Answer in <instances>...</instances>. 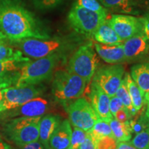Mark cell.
Segmentation results:
<instances>
[{
    "instance_id": "1",
    "label": "cell",
    "mask_w": 149,
    "mask_h": 149,
    "mask_svg": "<svg viewBox=\"0 0 149 149\" xmlns=\"http://www.w3.org/2000/svg\"><path fill=\"white\" fill-rule=\"evenodd\" d=\"M0 32L10 41L50 38L34 15L17 0H0Z\"/></svg>"
},
{
    "instance_id": "2",
    "label": "cell",
    "mask_w": 149,
    "mask_h": 149,
    "mask_svg": "<svg viewBox=\"0 0 149 149\" xmlns=\"http://www.w3.org/2000/svg\"><path fill=\"white\" fill-rule=\"evenodd\" d=\"M61 55V53H55L35 61L23 63L19 68V77L15 86L36 85L48 79L51 77Z\"/></svg>"
},
{
    "instance_id": "3",
    "label": "cell",
    "mask_w": 149,
    "mask_h": 149,
    "mask_svg": "<svg viewBox=\"0 0 149 149\" xmlns=\"http://www.w3.org/2000/svg\"><path fill=\"white\" fill-rule=\"evenodd\" d=\"M87 83L77 74L67 70L55 72L53 82V94L63 105L79 98L85 92Z\"/></svg>"
},
{
    "instance_id": "4",
    "label": "cell",
    "mask_w": 149,
    "mask_h": 149,
    "mask_svg": "<svg viewBox=\"0 0 149 149\" xmlns=\"http://www.w3.org/2000/svg\"><path fill=\"white\" fill-rule=\"evenodd\" d=\"M42 117H15L6 124L5 135L13 143L19 147L37 141L40 137L39 126Z\"/></svg>"
},
{
    "instance_id": "5",
    "label": "cell",
    "mask_w": 149,
    "mask_h": 149,
    "mask_svg": "<svg viewBox=\"0 0 149 149\" xmlns=\"http://www.w3.org/2000/svg\"><path fill=\"white\" fill-rule=\"evenodd\" d=\"M8 41L10 44L17 47L24 55L36 59L55 53H62L69 46L66 40L59 38H26Z\"/></svg>"
},
{
    "instance_id": "6",
    "label": "cell",
    "mask_w": 149,
    "mask_h": 149,
    "mask_svg": "<svg viewBox=\"0 0 149 149\" xmlns=\"http://www.w3.org/2000/svg\"><path fill=\"white\" fill-rule=\"evenodd\" d=\"M99 64L100 59L93 43L88 42L79 46L71 56L68 61V70L81 77L88 84L92 81Z\"/></svg>"
},
{
    "instance_id": "7",
    "label": "cell",
    "mask_w": 149,
    "mask_h": 149,
    "mask_svg": "<svg viewBox=\"0 0 149 149\" xmlns=\"http://www.w3.org/2000/svg\"><path fill=\"white\" fill-rule=\"evenodd\" d=\"M107 18V14L88 10L75 2L68 15V23L74 31L88 37H93L96 30Z\"/></svg>"
},
{
    "instance_id": "8",
    "label": "cell",
    "mask_w": 149,
    "mask_h": 149,
    "mask_svg": "<svg viewBox=\"0 0 149 149\" xmlns=\"http://www.w3.org/2000/svg\"><path fill=\"white\" fill-rule=\"evenodd\" d=\"M64 106L68 114L70 122L74 127L88 131L100 119L86 98H77Z\"/></svg>"
},
{
    "instance_id": "9",
    "label": "cell",
    "mask_w": 149,
    "mask_h": 149,
    "mask_svg": "<svg viewBox=\"0 0 149 149\" xmlns=\"http://www.w3.org/2000/svg\"><path fill=\"white\" fill-rule=\"evenodd\" d=\"M125 69L122 64H112L98 68L92 81L103 90L110 97L115 95L123 81Z\"/></svg>"
},
{
    "instance_id": "10",
    "label": "cell",
    "mask_w": 149,
    "mask_h": 149,
    "mask_svg": "<svg viewBox=\"0 0 149 149\" xmlns=\"http://www.w3.org/2000/svg\"><path fill=\"white\" fill-rule=\"evenodd\" d=\"M42 90L35 85L23 87L11 86L1 89L2 101L0 113L15 109L32 99L39 97Z\"/></svg>"
},
{
    "instance_id": "11",
    "label": "cell",
    "mask_w": 149,
    "mask_h": 149,
    "mask_svg": "<svg viewBox=\"0 0 149 149\" xmlns=\"http://www.w3.org/2000/svg\"><path fill=\"white\" fill-rule=\"evenodd\" d=\"M109 19L111 26L123 42L142 32L141 17L124 14L112 15Z\"/></svg>"
},
{
    "instance_id": "12",
    "label": "cell",
    "mask_w": 149,
    "mask_h": 149,
    "mask_svg": "<svg viewBox=\"0 0 149 149\" xmlns=\"http://www.w3.org/2000/svg\"><path fill=\"white\" fill-rule=\"evenodd\" d=\"M122 45L126 61L139 60L149 53V40L143 33L124 41Z\"/></svg>"
},
{
    "instance_id": "13",
    "label": "cell",
    "mask_w": 149,
    "mask_h": 149,
    "mask_svg": "<svg viewBox=\"0 0 149 149\" xmlns=\"http://www.w3.org/2000/svg\"><path fill=\"white\" fill-rule=\"evenodd\" d=\"M88 93L89 102L99 118L109 122L113 118L109 109L110 97L93 81Z\"/></svg>"
},
{
    "instance_id": "14",
    "label": "cell",
    "mask_w": 149,
    "mask_h": 149,
    "mask_svg": "<svg viewBox=\"0 0 149 149\" xmlns=\"http://www.w3.org/2000/svg\"><path fill=\"white\" fill-rule=\"evenodd\" d=\"M48 103L45 99L36 97L26 103L11 109L9 116L19 117H38L42 116L47 111Z\"/></svg>"
},
{
    "instance_id": "15",
    "label": "cell",
    "mask_w": 149,
    "mask_h": 149,
    "mask_svg": "<svg viewBox=\"0 0 149 149\" xmlns=\"http://www.w3.org/2000/svg\"><path fill=\"white\" fill-rule=\"evenodd\" d=\"M24 62L0 61V88L15 86L19 77V68Z\"/></svg>"
},
{
    "instance_id": "16",
    "label": "cell",
    "mask_w": 149,
    "mask_h": 149,
    "mask_svg": "<svg viewBox=\"0 0 149 149\" xmlns=\"http://www.w3.org/2000/svg\"><path fill=\"white\" fill-rule=\"evenodd\" d=\"M72 135V128L68 120L59 123L49 140L51 149H66L69 148Z\"/></svg>"
},
{
    "instance_id": "17",
    "label": "cell",
    "mask_w": 149,
    "mask_h": 149,
    "mask_svg": "<svg viewBox=\"0 0 149 149\" xmlns=\"http://www.w3.org/2000/svg\"><path fill=\"white\" fill-rule=\"evenodd\" d=\"M97 53L104 61L111 64H120L126 61L123 45L109 46L95 43Z\"/></svg>"
},
{
    "instance_id": "18",
    "label": "cell",
    "mask_w": 149,
    "mask_h": 149,
    "mask_svg": "<svg viewBox=\"0 0 149 149\" xmlns=\"http://www.w3.org/2000/svg\"><path fill=\"white\" fill-rule=\"evenodd\" d=\"M93 37L98 43L105 45L117 46L121 45L124 42L112 28L108 18L98 27Z\"/></svg>"
},
{
    "instance_id": "19",
    "label": "cell",
    "mask_w": 149,
    "mask_h": 149,
    "mask_svg": "<svg viewBox=\"0 0 149 149\" xmlns=\"http://www.w3.org/2000/svg\"><path fill=\"white\" fill-rule=\"evenodd\" d=\"M60 122V117L53 115H45L41 119L39 126V140L47 148L51 149L49 146L50 138Z\"/></svg>"
},
{
    "instance_id": "20",
    "label": "cell",
    "mask_w": 149,
    "mask_h": 149,
    "mask_svg": "<svg viewBox=\"0 0 149 149\" xmlns=\"http://www.w3.org/2000/svg\"><path fill=\"white\" fill-rule=\"evenodd\" d=\"M130 76L145 95L149 92V62H143L132 66Z\"/></svg>"
},
{
    "instance_id": "21",
    "label": "cell",
    "mask_w": 149,
    "mask_h": 149,
    "mask_svg": "<svg viewBox=\"0 0 149 149\" xmlns=\"http://www.w3.org/2000/svg\"><path fill=\"white\" fill-rule=\"evenodd\" d=\"M123 79L127 87L134 109L138 112L143 109L144 105L146 104L144 94L137 84L132 79L131 76L128 72H126L124 74V77Z\"/></svg>"
},
{
    "instance_id": "22",
    "label": "cell",
    "mask_w": 149,
    "mask_h": 149,
    "mask_svg": "<svg viewBox=\"0 0 149 149\" xmlns=\"http://www.w3.org/2000/svg\"><path fill=\"white\" fill-rule=\"evenodd\" d=\"M112 134L118 142H128L132 138V131L130 125L119 122L113 117L109 122Z\"/></svg>"
},
{
    "instance_id": "23",
    "label": "cell",
    "mask_w": 149,
    "mask_h": 149,
    "mask_svg": "<svg viewBox=\"0 0 149 149\" xmlns=\"http://www.w3.org/2000/svg\"><path fill=\"white\" fill-rule=\"evenodd\" d=\"M24 54L20 50L6 46L0 45V61H17L19 62H26L30 61L29 57H24Z\"/></svg>"
},
{
    "instance_id": "24",
    "label": "cell",
    "mask_w": 149,
    "mask_h": 149,
    "mask_svg": "<svg viewBox=\"0 0 149 149\" xmlns=\"http://www.w3.org/2000/svg\"><path fill=\"white\" fill-rule=\"evenodd\" d=\"M87 132L90 134L93 139L95 141L106 136H113L109 123L100 119H99L95 123L93 127Z\"/></svg>"
},
{
    "instance_id": "25",
    "label": "cell",
    "mask_w": 149,
    "mask_h": 149,
    "mask_svg": "<svg viewBox=\"0 0 149 149\" xmlns=\"http://www.w3.org/2000/svg\"><path fill=\"white\" fill-rule=\"evenodd\" d=\"M100 1L107 9L124 13H130L132 12L130 0H100Z\"/></svg>"
},
{
    "instance_id": "26",
    "label": "cell",
    "mask_w": 149,
    "mask_h": 149,
    "mask_svg": "<svg viewBox=\"0 0 149 149\" xmlns=\"http://www.w3.org/2000/svg\"><path fill=\"white\" fill-rule=\"evenodd\" d=\"M115 95L120 99L124 108L128 110V111L129 112L132 117L135 116L138 113V112L134 109L133 103H132L131 98H130L129 93H128L127 87H126L124 79H123L122 82L120 86V87H119V88L117 89V92L115 93Z\"/></svg>"
},
{
    "instance_id": "27",
    "label": "cell",
    "mask_w": 149,
    "mask_h": 149,
    "mask_svg": "<svg viewBox=\"0 0 149 149\" xmlns=\"http://www.w3.org/2000/svg\"><path fill=\"white\" fill-rule=\"evenodd\" d=\"M137 149H149V126L135 136L130 141H128Z\"/></svg>"
},
{
    "instance_id": "28",
    "label": "cell",
    "mask_w": 149,
    "mask_h": 149,
    "mask_svg": "<svg viewBox=\"0 0 149 149\" xmlns=\"http://www.w3.org/2000/svg\"><path fill=\"white\" fill-rule=\"evenodd\" d=\"M75 3L91 11L102 14H107V9L102 4L100 0H75Z\"/></svg>"
},
{
    "instance_id": "29",
    "label": "cell",
    "mask_w": 149,
    "mask_h": 149,
    "mask_svg": "<svg viewBox=\"0 0 149 149\" xmlns=\"http://www.w3.org/2000/svg\"><path fill=\"white\" fill-rule=\"evenodd\" d=\"M87 134L88 133L86 130L77 127H74L73 130H72L69 148L79 149L80 145L82 144L86 138Z\"/></svg>"
},
{
    "instance_id": "30",
    "label": "cell",
    "mask_w": 149,
    "mask_h": 149,
    "mask_svg": "<svg viewBox=\"0 0 149 149\" xmlns=\"http://www.w3.org/2000/svg\"><path fill=\"white\" fill-rule=\"evenodd\" d=\"M97 149H117L118 141L113 136H106L95 141Z\"/></svg>"
},
{
    "instance_id": "31",
    "label": "cell",
    "mask_w": 149,
    "mask_h": 149,
    "mask_svg": "<svg viewBox=\"0 0 149 149\" xmlns=\"http://www.w3.org/2000/svg\"><path fill=\"white\" fill-rule=\"evenodd\" d=\"M63 0H32L33 4L40 10L53 9L62 2Z\"/></svg>"
},
{
    "instance_id": "32",
    "label": "cell",
    "mask_w": 149,
    "mask_h": 149,
    "mask_svg": "<svg viewBox=\"0 0 149 149\" xmlns=\"http://www.w3.org/2000/svg\"><path fill=\"white\" fill-rule=\"evenodd\" d=\"M113 117L117 121H118L119 122L128 124V125H130V120L133 118V117L130 115V113L128 111V110L126 109L125 108H122V109L119 110L115 113V115Z\"/></svg>"
},
{
    "instance_id": "33",
    "label": "cell",
    "mask_w": 149,
    "mask_h": 149,
    "mask_svg": "<svg viewBox=\"0 0 149 149\" xmlns=\"http://www.w3.org/2000/svg\"><path fill=\"white\" fill-rule=\"evenodd\" d=\"M122 108H124V107L120 98L117 97L116 95H114L110 97L109 109L113 117H114L115 113H116L119 110L122 109Z\"/></svg>"
},
{
    "instance_id": "34",
    "label": "cell",
    "mask_w": 149,
    "mask_h": 149,
    "mask_svg": "<svg viewBox=\"0 0 149 149\" xmlns=\"http://www.w3.org/2000/svg\"><path fill=\"white\" fill-rule=\"evenodd\" d=\"M87 137L84 141L80 145L79 149H97L95 141L93 139L90 134L87 132Z\"/></svg>"
},
{
    "instance_id": "35",
    "label": "cell",
    "mask_w": 149,
    "mask_h": 149,
    "mask_svg": "<svg viewBox=\"0 0 149 149\" xmlns=\"http://www.w3.org/2000/svg\"><path fill=\"white\" fill-rule=\"evenodd\" d=\"M19 149H49L45 147L42 144V143L39 140L31 142L24 146H20Z\"/></svg>"
},
{
    "instance_id": "36",
    "label": "cell",
    "mask_w": 149,
    "mask_h": 149,
    "mask_svg": "<svg viewBox=\"0 0 149 149\" xmlns=\"http://www.w3.org/2000/svg\"><path fill=\"white\" fill-rule=\"evenodd\" d=\"M141 20L142 23V32L149 40V13L141 17Z\"/></svg>"
},
{
    "instance_id": "37",
    "label": "cell",
    "mask_w": 149,
    "mask_h": 149,
    "mask_svg": "<svg viewBox=\"0 0 149 149\" xmlns=\"http://www.w3.org/2000/svg\"><path fill=\"white\" fill-rule=\"evenodd\" d=\"M117 149H137L129 142H119Z\"/></svg>"
},
{
    "instance_id": "38",
    "label": "cell",
    "mask_w": 149,
    "mask_h": 149,
    "mask_svg": "<svg viewBox=\"0 0 149 149\" xmlns=\"http://www.w3.org/2000/svg\"><path fill=\"white\" fill-rule=\"evenodd\" d=\"M145 100H146V109L145 111V115H146L147 118L149 120V92L147 94L145 95Z\"/></svg>"
},
{
    "instance_id": "39",
    "label": "cell",
    "mask_w": 149,
    "mask_h": 149,
    "mask_svg": "<svg viewBox=\"0 0 149 149\" xmlns=\"http://www.w3.org/2000/svg\"><path fill=\"white\" fill-rule=\"evenodd\" d=\"M0 149H12L10 145L0 139Z\"/></svg>"
},
{
    "instance_id": "40",
    "label": "cell",
    "mask_w": 149,
    "mask_h": 149,
    "mask_svg": "<svg viewBox=\"0 0 149 149\" xmlns=\"http://www.w3.org/2000/svg\"><path fill=\"white\" fill-rule=\"evenodd\" d=\"M7 40H8L6 37V36L5 35H3L1 32H0V45H1V44H4L5 42H6Z\"/></svg>"
},
{
    "instance_id": "41",
    "label": "cell",
    "mask_w": 149,
    "mask_h": 149,
    "mask_svg": "<svg viewBox=\"0 0 149 149\" xmlns=\"http://www.w3.org/2000/svg\"><path fill=\"white\" fill-rule=\"evenodd\" d=\"M1 101H2V93H1V88H0V107H1Z\"/></svg>"
},
{
    "instance_id": "42",
    "label": "cell",
    "mask_w": 149,
    "mask_h": 149,
    "mask_svg": "<svg viewBox=\"0 0 149 149\" xmlns=\"http://www.w3.org/2000/svg\"><path fill=\"white\" fill-rule=\"evenodd\" d=\"M66 149H70V148H66Z\"/></svg>"
}]
</instances>
